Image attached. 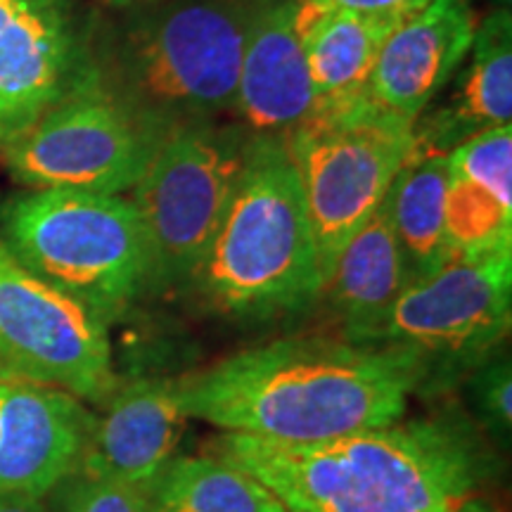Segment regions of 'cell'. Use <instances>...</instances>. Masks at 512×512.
<instances>
[{
  "mask_svg": "<svg viewBox=\"0 0 512 512\" xmlns=\"http://www.w3.org/2000/svg\"><path fill=\"white\" fill-rule=\"evenodd\" d=\"M207 453L259 479L287 512H503L501 453L458 406L318 444L226 432Z\"/></svg>",
  "mask_w": 512,
  "mask_h": 512,
  "instance_id": "1",
  "label": "cell"
},
{
  "mask_svg": "<svg viewBox=\"0 0 512 512\" xmlns=\"http://www.w3.org/2000/svg\"><path fill=\"white\" fill-rule=\"evenodd\" d=\"M427 366L406 347L283 337L178 377L185 418L223 432L318 444L399 422L425 394Z\"/></svg>",
  "mask_w": 512,
  "mask_h": 512,
  "instance_id": "2",
  "label": "cell"
},
{
  "mask_svg": "<svg viewBox=\"0 0 512 512\" xmlns=\"http://www.w3.org/2000/svg\"><path fill=\"white\" fill-rule=\"evenodd\" d=\"M185 292L238 320L297 316L323 297L316 240L285 138L249 140L238 188Z\"/></svg>",
  "mask_w": 512,
  "mask_h": 512,
  "instance_id": "3",
  "label": "cell"
},
{
  "mask_svg": "<svg viewBox=\"0 0 512 512\" xmlns=\"http://www.w3.org/2000/svg\"><path fill=\"white\" fill-rule=\"evenodd\" d=\"M259 0H152L98 31V74L169 128L233 119Z\"/></svg>",
  "mask_w": 512,
  "mask_h": 512,
  "instance_id": "4",
  "label": "cell"
},
{
  "mask_svg": "<svg viewBox=\"0 0 512 512\" xmlns=\"http://www.w3.org/2000/svg\"><path fill=\"white\" fill-rule=\"evenodd\" d=\"M0 245L107 325L150 292V245L124 195L22 192L0 209Z\"/></svg>",
  "mask_w": 512,
  "mask_h": 512,
  "instance_id": "5",
  "label": "cell"
},
{
  "mask_svg": "<svg viewBox=\"0 0 512 512\" xmlns=\"http://www.w3.org/2000/svg\"><path fill=\"white\" fill-rule=\"evenodd\" d=\"M252 133L235 119L171 128L128 190L152 259V294L185 292L238 188Z\"/></svg>",
  "mask_w": 512,
  "mask_h": 512,
  "instance_id": "6",
  "label": "cell"
},
{
  "mask_svg": "<svg viewBox=\"0 0 512 512\" xmlns=\"http://www.w3.org/2000/svg\"><path fill=\"white\" fill-rule=\"evenodd\" d=\"M297 166L323 283L344 245L387 200L413 152V124L370 105L313 117L285 138Z\"/></svg>",
  "mask_w": 512,
  "mask_h": 512,
  "instance_id": "7",
  "label": "cell"
},
{
  "mask_svg": "<svg viewBox=\"0 0 512 512\" xmlns=\"http://www.w3.org/2000/svg\"><path fill=\"white\" fill-rule=\"evenodd\" d=\"M512 320V249L451 256L413 280L358 344L406 347L427 366L425 394L465 380L498 349Z\"/></svg>",
  "mask_w": 512,
  "mask_h": 512,
  "instance_id": "8",
  "label": "cell"
},
{
  "mask_svg": "<svg viewBox=\"0 0 512 512\" xmlns=\"http://www.w3.org/2000/svg\"><path fill=\"white\" fill-rule=\"evenodd\" d=\"M169 131L98 74L50 107L0 155L10 174L34 190L124 195L145 174Z\"/></svg>",
  "mask_w": 512,
  "mask_h": 512,
  "instance_id": "9",
  "label": "cell"
},
{
  "mask_svg": "<svg viewBox=\"0 0 512 512\" xmlns=\"http://www.w3.org/2000/svg\"><path fill=\"white\" fill-rule=\"evenodd\" d=\"M0 380L102 403L117 387L110 325L0 245Z\"/></svg>",
  "mask_w": 512,
  "mask_h": 512,
  "instance_id": "10",
  "label": "cell"
},
{
  "mask_svg": "<svg viewBox=\"0 0 512 512\" xmlns=\"http://www.w3.org/2000/svg\"><path fill=\"white\" fill-rule=\"evenodd\" d=\"M98 29L74 0H0V150L98 79Z\"/></svg>",
  "mask_w": 512,
  "mask_h": 512,
  "instance_id": "11",
  "label": "cell"
},
{
  "mask_svg": "<svg viewBox=\"0 0 512 512\" xmlns=\"http://www.w3.org/2000/svg\"><path fill=\"white\" fill-rule=\"evenodd\" d=\"M479 19L470 0H430L384 38L368 81V102L413 124L463 67Z\"/></svg>",
  "mask_w": 512,
  "mask_h": 512,
  "instance_id": "12",
  "label": "cell"
},
{
  "mask_svg": "<svg viewBox=\"0 0 512 512\" xmlns=\"http://www.w3.org/2000/svg\"><path fill=\"white\" fill-rule=\"evenodd\" d=\"M93 418L62 389L0 380V494L46 496L76 470Z\"/></svg>",
  "mask_w": 512,
  "mask_h": 512,
  "instance_id": "13",
  "label": "cell"
},
{
  "mask_svg": "<svg viewBox=\"0 0 512 512\" xmlns=\"http://www.w3.org/2000/svg\"><path fill=\"white\" fill-rule=\"evenodd\" d=\"M313 112L297 0H259L247 29L233 119L252 136L287 138Z\"/></svg>",
  "mask_w": 512,
  "mask_h": 512,
  "instance_id": "14",
  "label": "cell"
},
{
  "mask_svg": "<svg viewBox=\"0 0 512 512\" xmlns=\"http://www.w3.org/2000/svg\"><path fill=\"white\" fill-rule=\"evenodd\" d=\"M76 470L143 489L174 458L185 413L176 380L138 377L107 396Z\"/></svg>",
  "mask_w": 512,
  "mask_h": 512,
  "instance_id": "15",
  "label": "cell"
},
{
  "mask_svg": "<svg viewBox=\"0 0 512 512\" xmlns=\"http://www.w3.org/2000/svg\"><path fill=\"white\" fill-rule=\"evenodd\" d=\"M441 102L413 121L411 155L446 157L463 140L512 124V12L479 19L475 41Z\"/></svg>",
  "mask_w": 512,
  "mask_h": 512,
  "instance_id": "16",
  "label": "cell"
},
{
  "mask_svg": "<svg viewBox=\"0 0 512 512\" xmlns=\"http://www.w3.org/2000/svg\"><path fill=\"white\" fill-rule=\"evenodd\" d=\"M297 22L316 112L344 110L368 100L377 53L401 19L328 8L318 0H297Z\"/></svg>",
  "mask_w": 512,
  "mask_h": 512,
  "instance_id": "17",
  "label": "cell"
},
{
  "mask_svg": "<svg viewBox=\"0 0 512 512\" xmlns=\"http://www.w3.org/2000/svg\"><path fill=\"white\" fill-rule=\"evenodd\" d=\"M408 268L384 204L344 245L323 283L342 325V339L358 344L406 290Z\"/></svg>",
  "mask_w": 512,
  "mask_h": 512,
  "instance_id": "18",
  "label": "cell"
},
{
  "mask_svg": "<svg viewBox=\"0 0 512 512\" xmlns=\"http://www.w3.org/2000/svg\"><path fill=\"white\" fill-rule=\"evenodd\" d=\"M448 181L451 174L446 157L411 155L384 200L411 283L451 259L446 242Z\"/></svg>",
  "mask_w": 512,
  "mask_h": 512,
  "instance_id": "19",
  "label": "cell"
},
{
  "mask_svg": "<svg viewBox=\"0 0 512 512\" xmlns=\"http://www.w3.org/2000/svg\"><path fill=\"white\" fill-rule=\"evenodd\" d=\"M147 512H287L259 479L214 456H174L143 486Z\"/></svg>",
  "mask_w": 512,
  "mask_h": 512,
  "instance_id": "20",
  "label": "cell"
},
{
  "mask_svg": "<svg viewBox=\"0 0 512 512\" xmlns=\"http://www.w3.org/2000/svg\"><path fill=\"white\" fill-rule=\"evenodd\" d=\"M446 242L451 256L512 249V209L479 185L451 176L446 192Z\"/></svg>",
  "mask_w": 512,
  "mask_h": 512,
  "instance_id": "21",
  "label": "cell"
},
{
  "mask_svg": "<svg viewBox=\"0 0 512 512\" xmlns=\"http://www.w3.org/2000/svg\"><path fill=\"white\" fill-rule=\"evenodd\" d=\"M451 176L484 188L512 209V124L467 138L446 155Z\"/></svg>",
  "mask_w": 512,
  "mask_h": 512,
  "instance_id": "22",
  "label": "cell"
},
{
  "mask_svg": "<svg viewBox=\"0 0 512 512\" xmlns=\"http://www.w3.org/2000/svg\"><path fill=\"white\" fill-rule=\"evenodd\" d=\"M467 399L482 432L501 451L510 444L512 427V363L510 356L498 349L465 377Z\"/></svg>",
  "mask_w": 512,
  "mask_h": 512,
  "instance_id": "23",
  "label": "cell"
},
{
  "mask_svg": "<svg viewBox=\"0 0 512 512\" xmlns=\"http://www.w3.org/2000/svg\"><path fill=\"white\" fill-rule=\"evenodd\" d=\"M48 512H147L143 489L74 470L48 491Z\"/></svg>",
  "mask_w": 512,
  "mask_h": 512,
  "instance_id": "24",
  "label": "cell"
},
{
  "mask_svg": "<svg viewBox=\"0 0 512 512\" xmlns=\"http://www.w3.org/2000/svg\"><path fill=\"white\" fill-rule=\"evenodd\" d=\"M318 3L328 5V8L337 10H351L361 12V15L370 17H384V19H403L420 8H425L430 0H318Z\"/></svg>",
  "mask_w": 512,
  "mask_h": 512,
  "instance_id": "25",
  "label": "cell"
},
{
  "mask_svg": "<svg viewBox=\"0 0 512 512\" xmlns=\"http://www.w3.org/2000/svg\"><path fill=\"white\" fill-rule=\"evenodd\" d=\"M0 512H48L43 498L24 494H0Z\"/></svg>",
  "mask_w": 512,
  "mask_h": 512,
  "instance_id": "26",
  "label": "cell"
},
{
  "mask_svg": "<svg viewBox=\"0 0 512 512\" xmlns=\"http://www.w3.org/2000/svg\"><path fill=\"white\" fill-rule=\"evenodd\" d=\"M100 3H105L107 8L121 12V10L138 8V5H147V3H152V0H100Z\"/></svg>",
  "mask_w": 512,
  "mask_h": 512,
  "instance_id": "27",
  "label": "cell"
},
{
  "mask_svg": "<svg viewBox=\"0 0 512 512\" xmlns=\"http://www.w3.org/2000/svg\"><path fill=\"white\" fill-rule=\"evenodd\" d=\"M491 3H494L496 10H510L512 0H491Z\"/></svg>",
  "mask_w": 512,
  "mask_h": 512,
  "instance_id": "28",
  "label": "cell"
}]
</instances>
